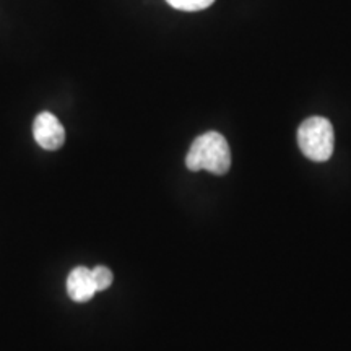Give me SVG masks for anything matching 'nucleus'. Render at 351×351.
<instances>
[{
    "label": "nucleus",
    "mask_w": 351,
    "mask_h": 351,
    "mask_svg": "<svg viewBox=\"0 0 351 351\" xmlns=\"http://www.w3.org/2000/svg\"><path fill=\"white\" fill-rule=\"evenodd\" d=\"M186 166L191 171H208L223 176L231 168V150L226 138L218 132L202 134L192 142L186 156Z\"/></svg>",
    "instance_id": "obj_1"
},
{
    "label": "nucleus",
    "mask_w": 351,
    "mask_h": 351,
    "mask_svg": "<svg viewBox=\"0 0 351 351\" xmlns=\"http://www.w3.org/2000/svg\"><path fill=\"white\" fill-rule=\"evenodd\" d=\"M298 143L306 158L317 163L327 161L335 147V134L330 121L319 116L306 119L298 129Z\"/></svg>",
    "instance_id": "obj_2"
},
{
    "label": "nucleus",
    "mask_w": 351,
    "mask_h": 351,
    "mask_svg": "<svg viewBox=\"0 0 351 351\" xmlns=\"http://www.w3.org/2000/svg\"><path fill=\"white\" fill-rule=\"evenodd\" d=\"M33 135L39 147L44 150H59L65 142V129L54 114H38L33 124Z\"/></svg>",
    "instance_id": "obj_3"
},
{
    "label": "nucleus",
    "mask_w": 351,
    "mask_h": 351,
    "mask_svg": "<svg viewBox=\"0 0 351 351\" xmlns=\"http://www.w3.org/2000/svg\"><path fill=\"white\" fill-rule=\"evenodd\" d=\"M96 287L91 270L86 267H77L67 276V295L75 302H88L95 296Z\"/></svg>",
    "instance_id": "obj_4"
},
{
    "label": "nucleus",
    "mask_w": 351,
    "mask_h": 351,
    "mask_svg": "<svg viewBox=\"0 0 351 351\" xmlns=\"http://www.w3.org/2000/svg\"><path fill=\"white\" fill-rule=\"evenodd\" d=\"M91 275H93L96 291H104V289H108L112 285L114 276H112V271L109 270L108 267H103V265L95 267V269L91 270Z\"/></svg>",
    "instance_id": "obj_5"
},
{
    "label": "nucleus",
    "mask_w": 351,
    "mask_h": 351,
    "mask_svg": "<svg viewBox=\"0 0 351 351\" xmlns=\"http://www.w3.org/2000/svg\"><path fill=\"white\" fill-rule=\"evenodd\" d=\"M171 7L184 12H199L208 8L215 0H166Z\"/></svg>",
    "instance_id": "obj_6"
}]
</instances>
